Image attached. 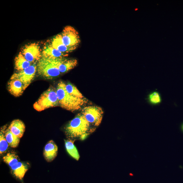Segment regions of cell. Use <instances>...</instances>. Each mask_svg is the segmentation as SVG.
I'll list each match as a JSON object with an SVG mask.
<instances>
[{
    "label": "cell",
    "instance_id": "6da1fadb",
    "mask_svg": "<svg viewBox=\"0 0 183 183\" xmlns=\"http://www.w3.org/2000/svg\"><path fill=\"white\" fill-rule=\"evenodd\" d=\"M92 126L81 113L69 123L65 128V132L70 138L84 140L94 131Z\"/></svg>",
    "mask_w": 183,
    "mask_h": 183
},
{
    "label": "cell",
    "instance_id": "7a4b0ae2",
    "mask_svg": "<svg viewBox=\"0 0 183 183\" xmlns=\"http://www.w3.org/2000/svg\"><path fill=\"white\" fill-rule=\"evenodd\" d=\"M66 84L61 81L56 89L57 96L60 106L63 108L73 112L80 109L86 103L85 99L73 97L69 94L66 89Z\"/></svg>",
    "mask_w": 183,
    "mask_h": 183
},
{
    "label": "cell",
    "instance_id": "3957f363",
    "mask_svg": "<svg viewBox=\"0 0 183 183\" xmlns=\"http://www.w3.org/2000/svg\"><path fill=\"white\" fill-rule=\"evenodd\" d=\"M62 58H52L42 55L37 62L38 74L47 79H52L59 76L61 73L59 67Z\"/></svg>",
    "mask_w": 183,
    "mask_h": 183
},
{
    "label": "cell",
    "instance_id": "277c9868",
    "mask_svg": "<svg viewBox=\"0 0 183 183\" xmlns=\"http://www.w3.org/2000/svg\"><path fill=\"white\" fill-rule=\"evenodd\" d=\"M56 90L50 87L42 94L38 100L34 104V108L38 111H41L49 108L59 105Z\"/></svg>",
    "mask_w": 183,
    "mask_h": 183
},
{
    "label": "cell",
    "instance_id": "5b68a950",
    "mask_svg": "<svg viewBox=\"0 0 183 183\" xmlns=\"http://www.w3.org/2000/svg\"><path fill=\"white\" fill-rule=\"evenodd\" d=\"M63 42L65 45L70 48L76 50L80 43L79 32L73 27H65L61 33Z\"/></svg>",
    "mask_w": 183,
    "mask_h": 183
},
{
    "label": "cell",
    "instance_id": "8992f818",
    "mask_svg": "<svg viewBox=\"0 0 183 183\" xmlns=\"http://www.w3.org/2000/svg\"><path fill=\"white\" fill-rule=\"evenodd\" d=\"M81 113L92 126L97 127L102 120L104 112L100 107L89 106L84 107Z\"/></svg>",
    "mask_w": 183,
    "mask_h": 183
},
{
    "label": "cell",
    "instance_id": "52a82bcc",
    "mask_svg": "<svg viewBox=\"0 0 183 183\" xmlns=\"http://www.w3.org/2000/svg\"><path fill=\"white\" fill-rule=\"evenodd\" d=\"M37 62L33 63L30 66L24 70L14 73L10 79H18L23 84L25 90L34 79L37 72Z\"/></svg>",
    "mask_w": 183,
    "mask_h": 183
},
{
    "label": "cell",
    "instance_id": "ba28073f",
    "mask_svg": "<svg viewBox=\"0 0 183 183\" xmlns=\"http://www.w3.org/2000/svg\"><path fill=\"white\" fill-rule=\"evenodd\" d=\"M20 52L28 61L33 63L41 58L42 49L38 43H30L23 47Z\"/></svg>",
    "mask_w": 183,
    "mask_h": 183
},
{
    "label": "cell",
    "instance_id": "9c48e42d",
    "mask_svg": "<svg viewBox=\"0 0 183 183\" xmlns=\"http://www.w3.org/2000/svg\"><path fill=\"white\" fill-rule=\"evenodd\" d=\"M68 55V54L63 53L54 48L49 41H48L44 44L42 49V55L50 58H65Z\"/></svg>",
    "mask_w": 183,
    "mask_h": 183
},
{
    "label": "cell",
    "instance_id": "30bf717a",
    "mask_svg": "<svg viewBox=\"0 0 183 183\" xmlns=\"http://www.w3.org/2000/svg\"><path fill=\"white\" fill-rule=\"evenodd\" d=\"M8 89L10 93L16 97L21 95L25 90L23 83L18 79H10L8 83Z\"/></svg>",
    "mask_w": 183,
    "mask_h": 183
},
{
    "label": "cell",
    "instance_id": "8fae6325",
    "mask_svg": "<svg viewBox=\"0 0 183 183\" xmlns=\"http://www.w3.org/2000/svg\"><path fill=\"white\" fill-rule=\"evenodd\" d=\"M58 152V146L53 141L50 140L45 146L44 152V157L48 161H51L56 157Z\"/></svg>",
    "mask_w": 183,
    "mask_h": 183
},
{
    "label": "cell",
    "instance_id": "7c38bea8",
    "mask_svg": "<svg viewBox=\"0 0 183 183\" xmlns=\"http://www.w3.org/2000/svg\"><path fill=\"white\" fill-rule=\"evenodd\" d=\"M49 41L54 48L63 53L68 54L74 51L65 45L61 34L57 35Z\"/></svg>",
    "mask_w": 183,
    "mask_h": 183
},
{
    "label": "cell",
    "instance_id": "4fadbf2b",
    "mask_svg": "<svg viewBox=\"0 0 183 183\" xmlns=\"http://www.w3.org/2000/svg\"><path fill=\"white\" fill-rule=\"evenodd\" d=\"M8 128L15 135L20 139L25 130V126L23 122L19 119L14 120Z\"/></svg>",
    "mask_w": 183,
    "mask_h": 183
},
{
    "label": "cell",
    "instance_id": "5bb4252c",
    "mask_svg": "<svg viewBox=\"0 0 183 183\" xmlns=\"http://www.w3.org/2000/svg\"><path fill=\"white\" fill-rule=\"evenodd\" d=\"M77 64L78 62L76 59H68L64 57L62 58L59 69L61 73L67 72L76 67Z\"/></svg>",
    "mask_w": 183,
    "mask_h": 183
},
{
    "label": "cell",
    "instance_id": "9a60e30c",
    "mask_svg": "<svg viewBox=\"0 0 183 183\" xmlns=\"http://www.w3.org/2000/svg\"><path fill=\"white\" fill-rule=\"evenodd\" d=\"M11 169L13 174L17 178L21 180L28 171V167L26 164L19 162L11 167Z\"/></svg>",
    "mask_w": 183,
    "mask_h": 183
},
{
    "label": "cell",
    "instance_id": "2e32d148",
    "mask_svg": "<svg viewBox=\"0 0 183 183\" xmlns=\"http://www.w3.org/2000/svg\"><path fill=\"white\" fill-rule=\"evenodd\" d=\"M33 64L26 60L20 52L15 59V68L18 71L25 70Z\"/></svg>",
    "mask_w": 183,
    "mask_h": 183
},
{
    "label": "cell",
    "instance_id": "e0dca14e",
    "mask_svg": "<svg viewBox=\"0 0 183 183\" xmlns=\"http://www.w3.org/2000/svg\"><path fill=\"white\" fill-rule=\"evenodd\" d=\"M74 141L71 139L65 140V147L68 154L75 160H79L80 156L77 149L74 145Z\"/></svg>",
    "mask_w": 183,
    "mask_h": 183
},
{
    "label": "cell",
    "instance_id": "ac0fdd59",
    "mask_svg": "<svg viewBox=\"0 0 183 183\" xmlns=\"http://www.w3.org/2000/svg\"><path fill=\"white\" fill-rule=\"evenodd\" d=\"M5 136L9 146L12 148H16L19 145L20 139L15 135L8 128L5 131Z\"/></svg>",
    "mask_w": 183,
    "mask_h": 183
},
{
    "label": "cell",
    "instance_id": "d6986e66",
    "mask_svg": "<svg viewBox=\"0 0 183 183\" xmlns=\"http://www.w3.org/2000/svg\"><path fill=\"white\" fill-rule=\"evenodd\" d=\"M6 127L2 128L0 133V153L1 154L6 152L9 146L5 136Z\"/></svg>",
    "mask_w": 183,
    "mask_h": 183
},
{
    "label": "cell",
    "instance_id": "ffe728a7",
    "mask_svg": "<svg viewBox=\"0 0 183 183\" xmlns=\"http://www.w3.org/2000/svg\"><path fill=\"white\" fill-rule=\"evenodd\" d=\"M4 161L11 167L19 162V157L14 153H8L3 158Z\"/></svg>",
    "mask_w": 183,
    "mask_h": 183
},
{
    "label": "cell",
    "instance_id": "44dd1931",
    "mask_svg": "<svg viewBox=\"0 0 183 183\" xmlns=\"http://www.w3.org/2000/svg\"><path fill=\"white\" fill-rule=\"evenodd\" d=\"M66 89L69 94L73 97L81 99H85L76 87L71 83L66 84Z\"/></svg>",
    "mask_w": 183,
    "mask_h": 183
},
{
    "label": "cell",
    "instance_id": "7402d4cb",
    "mask_svg": "<svg viewBox=\"0 0 183 183\" xmlns=\"http://www.w3.org/2000/svg\"><path fill=\"white\" fill-rule=\"evenodd\" d=\"M148 100L150 103L153 105L160 104L161 102L160 95L157 91L153 92L148 95Z\"/></svg>",
    "mask_w": 183,
    "mask_h": 183
},
{
    "label": "cell",
    "instance_id": "603a6c76",
    "mask_svg": "<svg viewBox=\"0 0 183 183\" xmlns=\"http://www.w3.org/2000/svg\"><path fill=\"white\" fill-rule=\"evenodd\" d=\"M181 128L182 131H183V124L182 125Z\"/></svg>",
    "mask_w": 183,
    "mask_h": 183
}]
</instances>
